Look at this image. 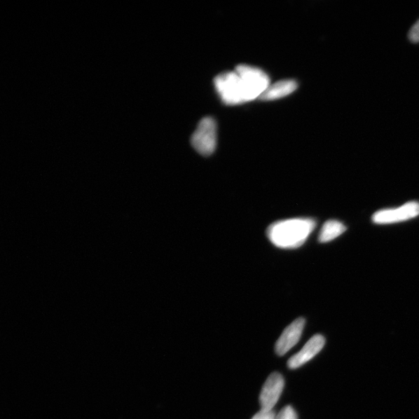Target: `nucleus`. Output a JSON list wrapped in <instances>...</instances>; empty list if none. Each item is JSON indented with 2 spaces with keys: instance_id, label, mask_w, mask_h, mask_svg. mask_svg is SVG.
Returning <instances> with one entry per match:
<instances>
[{
  "instance_id": "f8f14e48",
  "label": "nucleus",
  "mask_w": 419,
  "mask_h": 419,
  "mask_svg": "<svg viewBox=\"0 0 419 419\" xmlns=\"http://www.w3.org/2000/svg\"><path fill=\"white\" fill-rule=\"evenodd\" d=\"M276 414L274 411L260 410L252 419H275Z\"/></svg>"
},
{
  "instance_id": "7ed1b4c3",
  "label": "nucleus",
  "mask_w": 419,
  "mask_h": 419,
  "mask_svg": "<svg viewBox=\"0 0 419 419\" xmlns=\"http://www.w3.org/2000/svg\"><path fill=\"white\" fill-rule=\"evenodd\" d=\"M235 71L242 78L249 102L259 99L270 85L268 75L262 69L247 64H240Z\"/></svg>"
},
{
  "instance_id": "423d86ee",
  "label": "nucleus",
  "mask_w": 419,
  "mask_h": 419,
  "mask_svg": "<svg viewBox=\"0 0 419 419\" xmlns=\"http://www.w3.org/2000/svg\"><path fill=\"white\" fill-rule=\"evenodd\" d=\"M284 387L283 376L278 372L272 373L267 378L259 395L261 410L272 411L278 402Z\"/></svg>"
},
{
  "instance_id": "9b49d317",
  "label": "nucleus",
  "mask_w": 419,
  "mask_h": 419,
  "mask_svg": "<svg viewBox=\"0 0 419 419\" xmlns=\"http://www.w3.org/2000/svg\"><path fill=\"white\" fill-rule=\"evenodd\" d=\"M275 419H298V415L292 406H287L282 408Z\"/></svg>"
},
{
  "instance_id": "f257e3e1",
  "label": "nucleus",
  "mask_w": 419,
  "mask_h": 419,
  "mask_svg": "<svg viewBox=\"0 0 419 419\" xmlns=\"http://www.w3.org/2000/svg\"><path fill=\"white\" fill-rule=\"evenodd\" d=\"M315 226L316 221L312 219H287L273 223L266 233L275 247L296 249L305 244Z\"/></svg>"
},
{
  "instance_id": "ddd939ff",
  "label": "nucleus",
  "mask_w": 419,
  "mask_h": 419,
  "mask_svg": "<svg viewBox=\"0 0 419 419\" xmlns=\"http://www.w3.org/2000/svg\"><path fill=\"white\" fill-rule=\"evenodd\" d=\"M408 38L411 41H413L414 43L419 42V20L414 25V26L411 28L408 34Z\"/></svg>"
},
{
  "instance_id": "9d476101",
  "label": "nucleus",
  "mask_w": 419,
  "mask_h": 419,
  "mask_svg": "<svg viewBox=\"0 0 419 419\" xmlns=\"http://www.w3.org/2000/svg\"><path fill=\"white\" fill-rule=\"evenodd\" d=\"M346 231V227L341 221L330 220L324 223L323 226L319 240L321 243H326L336 240Z\"/></svg>"
},
{
  "instance_id": "39448f33",
  "label": "nucleus",
  "mask_w": 419,
  "mask_h": 419,
  "mask_svg": "<svg viewBox=\"0 0 419 419\" xmlns=\"http://www.w3.org/2000/svg\"><path fill=\"white\" fill-rule=\"evenodd\" d=\"M418 215V202L411 201L400 207L380 210L373 215L372 220L378 225H387L408 221Z\"/></svg>"
},
{
  "instance_id": "0eeeda50",
  "label": "nucleus",
  "mask_w": 419,
  "mask_h": 419,
  "mask_svg": "<svg viewBox=\"0 0 419 419\" xmlns=\"http://www.w3.org/2000/svg\"><path fill=\"white\" fill-rule=\"evenodd\" d=\"M305 326V320L303 317H299L284 329L275 345V350L278 356L285 355L294 345L298 344Z\"/></svg>"
},
{
  "instance_id": "6e6552de",
  "label": "nucleus",
  "mask_w": 419,
  "mask_h": 419,
  "mask_svg": "<svg viewBox=\"0 0 419 419\" xmlns=\"http://www.w3.org/2000/svg\"><path fill=\"white\" fill-rule=\"evenodd\" d=\"M324 344H326V338L322 335L314 336L312 338L309 339L308 342L299 352L296 353L295 355L289 359L287 362L288 367L291 370H294L308 363L317 353L321 352Z\"/></svg>"
},
{
  "instance_id": "1a4fd4ad",
  "label": "nucleus",
  "mask_w": 419,
  "mask_h": 419,
  "mask_svg": "<svg viewBox=\"0 0 419 419\" xmlns=\"http://www.w3.org/2000/svg\"><path fill=\"white\" fill-rule=\"evenodd\" d=\"M298 88V83L292 81V79L278 81L273 85H270L269 88L260 97L259 99L268 101L281 99L290 95Z\"/></svg>"
},
{
  "instance_id": "f03ea898",
  "label": "nucleus",
  "mask_w": 419,
  "mask_h": 419,
  "mask_svg": "<svg viewBox=\"0 0 419 419\" xmlns=\"http://www.w3.org/2000/svg\"><path fill=\"white\" fill-rule=\"evenodd\" d=\"M214 83L224 104L233 106L249 102L242 78L235 71L217 76Z\"/></svg>"
},
{
  "instance_id": "20e7f679",
  "label": "nucleus",
  "mask_w": 419,
  "mask_h": 419,
  "mask_svg": "<svg viewBox=\"0 0 419 419\" xmlns=\"http://www.w3.org/2000/svg\"><path fill=\"white\" fill-rule=\"evenodd\" d=\"M191 144L199 154L209 156L217 146V124L213 118L202 119L191 137Z\"/></svg>"
}]
</instances>
